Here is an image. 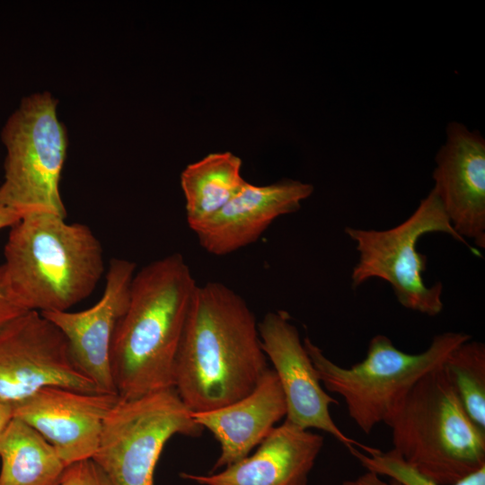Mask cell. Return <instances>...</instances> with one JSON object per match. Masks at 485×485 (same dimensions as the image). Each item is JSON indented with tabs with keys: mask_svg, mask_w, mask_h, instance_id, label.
Segmentation results:
<instances>
[{
	"mask_svg": "<svg viewBox=\"0 0 485 485\" xmlns=\"http://www.w3.org/2000/svg\"><path fill=\"white\" fill-rule=\"evenodd\" d=\"M470 339L463 332L446 331L434 336L424 351L410 354L378 334L370 340L365 358L350 367L335 364L310 338L303 342L321 384L343 398L350 419L363 433L370 434L378 424L388 423L421 377L442 366Z\"/></svg>",
	"mask_w": 485,
	"mask_h": 485,
	"instance_id": "5b68a950",
	"label": "cell"
},
{
	"mask_svg": "<svg viewBox=\"0 0 485 485\" xmlns=\"http://www.w3.org/2000/svg\"><path fill=\"white\" fill-rule=\"evenodd\" d=\"M348 451L366 471L389 477L403 485H440L419 474L393 449L384 452L367 445L364 450L351 446ZM451 485H485V466Z\"/></svg>",
	"mask_w": 485,
	"mask_h": 485,
	"instance_id": "ffe728a7",
	"label": "cell"
},
{
	"mask_svg": "<svg viewBox=\"0 0 485 485\" xmlns=\"http://www.w3.org/2000/svg\"><path fill=\"white\" fill-rule=\"evenodd\" d=\"M13 419V405L0 399V437Z\"/></svg>",
	"mask_w": 485,
	"mask_h": 485,
	"instance_id": "cb8c5ba5",
	"label": "cell"
},
{
	"mask_svg": "<svg viewBox=\"0 0 485 485\" xmlns=\"http://www.w3.org/2000/svg\"><path fill=\"white\" fill-rule=\"evenodd\" d=\"M203 430L173 387L119 398L103 420L92 459L112 485H155L165 444L175 435L196 437Z\"/></svg>",
	"mask_w": 485,
	"mask_h": 485,
	"instance_id": "ba28073f",
	"label": "cell"
},
{
	"mask_svg": "<svg viewBox=\"0 0 485 485\" xmlns=\"http://www.w3.org/2000/svg\"><path fill=\"white\" fill-rule=\"evenodd\" d=\"M57 105L48 92L24 97L2 129L6 156L0 204L21 218L40 214L66 218L59 183L68 138Z\"/></svg>",
	"mask_w": 485,
	"mask_h": 485,
	"instance_id": "8992f818",
	"label": "cell"
},
{
	"mask_svg": "<svg viewBox=\"0 0 485 485\" xmlns=\"http://www.w3.org/2000/svg\"><path fill=\"white\" fill-rule=\"evenodd\" d=\"M48 385L101 392L77 367L61 331L25 312L0 327V399L15 404Z\"/></svg>",
	"mask_w": 485,
	"mask_h": 485,
	"instance_id": "9c48e42d",
	"label": "cell"
},
{
	"mask_svg": "<svg viewBox=\"0 0 485 485\" xmlns=\"http://www.w3.org/2000/svg\"><path fill=\"white\" fill-rule=\"evenodd\" d=\"M192 414L220 445L214 472L249 455L286 418L287 404L278 378L269 367L247 395L221 408Z\"/></svg>",
	"mask_w": 485,
	"mask_h": 485,
	"instance_id": "2e32d148",
	"label": "cell"
},
{
	"mask_svg": "<svg viewBox=\"0 0 485 485\" xmlns=\"http://www.w3.org/2000/svg\"><path fill=\"white\" fill-rule=\"evenodd\" d=\"M59 485H112L103 471L93 459L68 465Z\"/></svg>",
	"mask_w": 485,
	"mask_h": 485,
	"instance_id": "44dd1931",
	"label": "cell"
},
{
	"mask_svg": "<svg viewBox=\"0 0 485 485\" xmlns=\"http://www.w3.org/2000/svg\"><path fill=\"white\" fill-rule=\"evenodd\" d=\"M119 400L117 393L48 385L13 404V418L38 431L68 466L92 459L103 420Z\"/></svg>",
	"mask_w": 485,
	"mask_h": 485,
	"instance_id": "8fae6325",
	"label": "cell"
},
{
	"mask_svg": "<svg viewBox=\"0 0 485 485\" xmlns=\"http://www.w3.org/2000/svg\"><path fill=\"white\" fill-rule=\"evenodd\" d=\"M242 163L231 152L211 153L183 169L180 180L190 229L216 215L244 186Z\"/></svg>",
	"mask_w": 485,
	"mask_h": 485,
	"instance_id": "e0dca14e",
	"label": "cell"
},
{
	"mask_svg": "<svg viewBox=\"0 0 485 485\" xmlns=\"http://www.w3.org/2000/svg\"><path fill=\"white\" fill-rule=\"evenodd\" d=\"M444 366L467 414L485 432V345L471 339L457 346Z\"/></svg>",
	"mask_w": 485,
	"mask_h": 485,
	"instance_id": "d6986e66",
	"label": "cell"
},
{
	"mask_svg": "<svg viewBox=\"0 0 485 485\" xmlns=\"http://www.w3.org/2000/svg\"><path fill=\"white\" fill-rule=\"evenodd\" d=\"M345 233L356 243L358 252V260L351 272L352 287L372 278L383 279L391 285L401 306L428 316L438 315L443 310V285L438 282L428 287L425 283L427 256L418 251L419 240L427 234L444 233L480 255L454 231L433 189L400 225L386 230L347 226Z\"/></svg>",
	"mask_w": 485,
	"mask_h": 485,
	"instance_id": "52a82bcc",
	"label": "cell"
},
{
	"mask_svg": "<svg viewBox=\"0 0 485 485\" xmlns=\"http://www.w3.org/2000/svg\"><path fill=\"white\" fill-rule=\"evenodd\" d=\"M323 443L322 435L285 419L254 453L219 472L181 476L200 485H307Z\"/></svg>",
	"mask_w": 485,
	"mask_h": 485,
	"instance_id": "9a60e30c",
	"label": "cell"
},
{
	"mask_svg": "<svg viewBox=\"0 0 485 485\" xmlns=\"http://www.w3.org/2000/svg\"><path fill=\"white\" fill-rule=\"evenodd\" d=\"M386 425L392 449L437 484L485 466V432L467 414L444 364L413 385Z\"/></svg>",
	"mask_w": 485,
	"mask_h": 485,
	"instance_id": "277c9868",
	"label": "cell"
},
{
	"mask_svg": "<svg viewBox=\"0 0 485 485\" xmlns=\"http://www.w3.org/2000/svg\"><path fill=\"white\" fill-rule=\"evenodd\" d=\"M313 192L312 184L296 180L262 186L247 181L222 209L191 230L207 252L225 256L258 241L278 217L298 211Z\"/></svg>",
	"mask_w": 485,
	"mask_h": 485,
	"instance_id": "5bb4252c",
	"label": "cell"
},
{
	"mask_svg": "<svg viewBox=\"0 0 485 485\" xmlns=\"http://www.w3.org/2000/svg\"><path fill=\"white\" fill-rule=\"evenodd\" d=\"M4 256V287L25 312L69 311L93 292L105 270L102 246L88 225L48 214L13 225Z\"/></svg>",
	"mask_w": 485,
	"mask_h": 485,
	"instance_id": "3957f363",
	"label": "cell"
},
{
	"mask_svg": "<svg viewBox=\"0 0 485 485\" xmlns=\"http://www.w3.org/2000/svg\"><path fill=\"white\" fill-rule=\"evenodd\" d=\"M25 313L18 307L9 297L3 283L0 269V327Z\"/></svg>",
	"mask_w": 485,
	"mask_h": 485,
	"instance_id": "7402d4cb",
	"label": "cell"
},
{
	"mask_svg": "<svg viewBox=\"0 0 485 485\" xmlns=\"http://www.w3.org/2000/svg\"><path fill=\"white\" fill-rule=\"evenodd\" d=\"M342 485H403V484L392 479H390L389 481H385L381 479L380 475L370 471H366L363 474L357 476V478L343 481Z\"/></svg>",
	"mask_w": 485,
	"mask_h": 485,
	"instance_id": "603a6c76",
	"label": "cell"
},
{
	"mask_svg": "<svg viewBox=\"0 0 485 485\" xmlns=\"http://www.w3.org/2000/svg\"><path fill=\"white\" fill-rule=\"evenodd\" d=\"M136 269L131 260L112 258L103 293L95 304L79 312L41 313L61 331L77 367L101 392L117 393L110 371V347L128 304Z\"/></svg>",
	"mask_w": 485,
	"mask_h": 485,
	"instance_id": "7c38bea8",
	"label": "cell"
},
{
	"mask_svg": "<svg viewBox=\"0 0 485 485\" xmlns=\"http://www.w3.org/2000/svg\"><path fill=\"white\" fill-rule=\"evenodd\" d=\"M21 217L10 208L0 204V230L6 227H12Z\"/></svg>",
	"mask_w": 485,
	"mask_h": 485,
	"instance_id": "d4e9b609",
	"label": "cell"
},
{
	"mask_svg": "<svg viewBox=\"0 0 485 485\" xmlns=\"http://www.w3.org/2000/svg\"><path fill=\"white\" fill-rule=\"evenodd\" d=\"M263 351L273 365L286 404V420L303 429L332 436L348 449L363 445L344 434L331 418L338 401L322 387L296 327L286 311L269 312L258 322Z\"/></svg>",
	"mask_w": 485,
	"mask_h": 485,
	"instance_id": "30bf717a",
	"label": "cell"
},
{
	"mask_svg": "<svg viewBox=\"0 0 485 485\" xmlns=\"http://www.w3.org/2000/svg\"><path fill=\"white\" fill-rule=\"evenodd\" d=\"M197 285L178 252L136 271L110 354L111 375L120 399L173 387L176 357Z\"/></svg>",
	"mask_w": 485,
	"mask_h": 485,
	"instance_id": "7a4b0ae2",
	"label": "cell"
},
{
	"mask_svg": "<svg viewBox=\"0 0 485 485\" xmlns=\"http://www.w3.org/2000/svg\"><path fill=\"white\" fill-rule=\"evenodd\" d=\"M0 485H59L65 465L38 431L13 418L0 437Z\"/></svg>",
	"mask_w": 485,
	"mask_h": 485,
	"instance_id": "ac0fdd59",
	"label": "cell"
},
{
	"mask_svg": "<svg viewBox=\"0 0 485 485\" xmlns=\"http://www.w3.org/2000/svg\"><path fill=\"white\" fill-rule=\"evenodd\" d=\"M268 368L246 301L220 282L197 285L174 367L173 388L184 404L201 412L236 401Z\"/></svg>",
	"mask_w": 485,
	"mask_h": 485,
	"instance_id": "6da1fadb",
	"label": "cell"
},
{
	"mask_svg": "<svg viewBox=\"0 0 485 485\" xmlns=\"http://www.w3.org/2000/svg\"><path fill=\"white\" fill-rule=\"evenodd\" d=\"M446 133L436 156L433 190L454 231L485 249V141L457 122Z\"/></svg>",
	"mask_w": 485,
	"mask_h": 485,
	"instance_id": "4fadbf2b",
	"label": "cell"
}]
</instances>
